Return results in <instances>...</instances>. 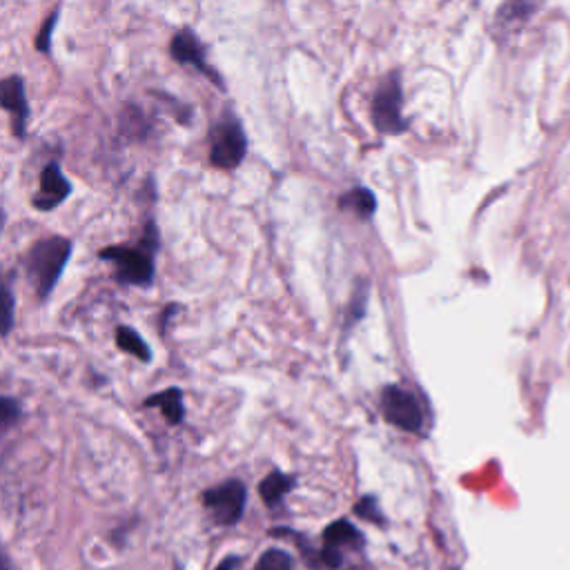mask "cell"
<instances>
[{
	"label": "cell",
	"instance_id": "obj_1",
	"mask_svg": "<svg viewBox=\"0 0 570 570\" xmlns=\"http://www.w3.org/2000/svg\"><path fill=\"white\" fill-rule=\"evenodd\" d=\"M70 257L72 241L65 237H49L32 245V250H29L25 257V268L38 297L47 299V294L54 290V285L58 283V277H61Z\"/></svg>",
	"mask_w": 570,
	"mask_h": 570
},
{
	"label": "cell",
	"instance_id": "obj_2",
	"mask_svg": "<svg viewBox=\"0 0 570 570\" xmlns=\"http://www.w3.org/2000/svg\"><path fill=\"white\" fill-rule=\"evenodd\" d=\"M159 248L154 223L147 225V237L141 248H127V245H112L101 250V259L116 265V277L127 285H150L154 279L152 254Z\"/></svg>",
	"mask_w": 570,
	"mask_h": 570
},
{
	"label": "cell",
	"instance_id": "obj_3",
	"mask_svg": "<svg viewBox=\"0 0 570 570\" xmlns=\"http://www.w3.org/2000/svg\"><path fill=\"white\" fill-rule=\"evenodd\" d=\"M248 152V136L241 121L232 112H225L210 130V163L216 170H234Z\"/></svg>",
	"mask_w": 570,
	"mask_h": 570
},
{
	"label": "cell",
	"instance_id": "obj_4",
	"mask_svg": "<svg viewBox=\"0 0 570 570\" xmlns=\"http://www.w3.org/2000/svg\"><path fill=\"white\" fill-rule=\"evenodd\" d=\"M401 78L397 72H390L372 96V121L375 127L386 136H399L408 132V121L401 114Z\"/></svg>",
	"mask_w": 570,
	"mask_h": 570
},
{
	"label": "cell",
	"instance_id": "obj_5",
	"mask_svg": "<svg viewBox=\"0 0 570 570\" xmlns=\"http://www.w3.org/2000/svg\"><path fill=\"white\" fill-rule=\"evenodd\" d=\"M245 499H248V490H245L239 479H232L221 486L205 490L203 504L216 524L234 526L243 517Z\"/></svg>",
	"mask_w": 570,
	"mask_h": 570
},
{
	"label": "cell",
	"instance_id": "obj_6",
	"mask_svg": "<svg viewBox=\"0 0 570 570\" xmlns=\"http://www.w3.org/2000/svg\"><path fill=\"white\" fill-rule=\"evenodd\" d=\"M381 410L388 424L397 426L399 430L421 432V426H424V415H421L417 399L397 386H388L383 390Z\"/></svg>",
	"mask_w": 570,
	"mask_h": 570
},
{
	"label": "cell",
	"instance_id": "obj_7",
	"mask_svg": "<svg viewBox=\"0 0 570 570\" xmlns=\"http://www.w3.org/2000/svg\"><path fill=\"white\" fill-rule=\"evenodd\" d=\"M170 54H172V58L179 65L194 67L196 72H201L203 76H208L212 83H216V85L221 87V90L225 87L223 81H221V76L216 74V70H212L208 61H205V47L199 41V36L192 32V29L183 27V29H179V32L174 34L172 43H170Z\"/></svg>",
	"mask_w": 570,
	"mask_h": 570
},
{
	"label": "cell",
	"instance_id": "obj_8",
	"mask_svg": "<svg viewBox=\"0 0 570 570\" xmlns=\"http://www.w3.org/2000/svg\"><path fill=\"white\" fill-rule=\"evenodd\" d=\"M72 194V183L65 179L61 165L49 163L41 174V190L34 196V208L49 212L61 205Z\"/></svg>",
	"mask_w": 570,
	"mask_h": 570
},
{
	"label": "cell",
	"instance_id": "obj_9",
	"mask_svg": "<svg viewBox=\"0 0 570 570\" xmlns=\"http://www.w3.org/2000/svg\"><path fill=\"white\" fill-rule=\"evenodd\" d=\"M0 96H3V107L12 116L14 134L18 139H25L27 132V116H29V105H27V94H25V81L18 74L7 76L3 85H0Z\"/></svg>",
	"mask_w": 570,
	"mask_h": 570
},
{
	"label": "cell",
	"instance_id": "obj_10",
	"mask_svg": "<svg viewBox=\"0 0 570 570\" xmlns=\"http://www.w3.org/2000/svg\"><path fill=\"white\" fill-rule=\"evenodd\" d=\"M537 9H539V0H506L495 14L497 34L501 36L515 34L517 29H522L530 21V16H533Z\"/></svg>",
	"mask_w": 570,
	"mask_h": 570
},
{
	"label": "cell",
	"instance_id": "obj_11",
	"mask_svg": "<svg viewBox=\"0 0 570 570\" xmlns=\"http://www.w3.org/2000/svg\"><path fill=\"white\" fill-rule=\"evenodd\" d=\"M145 408H161L165 419L170 421L172 426H179L185 417V406H183V392L179 388H167L159 395H152L145 401Z\"/></svg>",
	"mask_w": 570,
	"mask_h": 570
},
{
	"label": "cell",
	"instance_id": "obj_12",
	"mask_svg": "<svg viewBox=\"0 0 570 570\" xmlns=\"http://www.w3.org/2000/svg\"><path fill=\"white\" fill-rule=\"evenodd\" d=\"M323 542L332 548H341V546L361 548L363 535L350 522H346V519H339V522H332L326 528V533H323Z\"/></svg>",
	"mask_w": 570,
	"mask_h": 570
},
{
	"label": "cell",
	"instance_id": "obj_13",
	"mask_svg": "<svg viewBox=\"0 0 570 570\" xmlns=\"http://www.w3.org/2000/svg\"><path fill=\"white\" fill-rule=\"evenodd\" d=\"M339 208L357 214L361 219H370L377 212V199L368 188H355L341 196Z\"/></svg>",
	"mask_w": 570,
	"mask_h": 570
},
{
	"label": "cell",
	"instance_id": "obj_14",
	"mask_svg": "<svg viewBox=\"0 0 570 570\" xmlns=\"http://www.w3.org/2000/svg\"><path fill=\"white\" fill-rule=\"evenodd\" d=\"M292 486H294V479H292V477L279 473V470H274V473H270L268 477H265V479L261 481L259 493H261V499L265 501V504H268V506H277L279 501L290 493Z\"/></svg>",
	"mask_w": 570,
	"mask_h": 570
},
{
	"label": "cell",
	"instance_id": "obj_15",
	"mask_svg": "<svg viewBox=\"0 0 570 570\" xmlns=\"http://www.w3.org/2000/svg\"><path fill=\"white\" fill-rule=\"evenodd\" d=\"M116 343H119L121 350L130 352V355H134L136 359H141V361H150L152 359L150 346H147V343L132 328L123 326V328L116 330Z\"/></svg>",
	"mask_w": 570,
	"mask_h": 570
},
{
	"label": "cell",
	"instance_id": "obj_16",
	"mask_svg": "<svg viewBox=\"0 0 570 570\" xmlns=\"http://www.w3.org/2000/svg\"><path fill=\"white\" fill-rule=\"evenodd\" d=\"M254 570H292V557L285 550L272 548L261 555Z\"/></svg>",
	"mask_w": 570,
	"mask_h": 570
},
{
	"label": "cell",
	"instance_id": "obj_17",
	"mask_svg": "<svg viewBox=\"0 0 570 570\" xmlns=\"http://www.w3.org/2000/svg\"><path fill=\"white\" fill-rule=\"evenodd\" d=\"M355 515L361 517V519H366V522H372V524H383V522H386V519H383V515H381V508L377 504V499L370 497V495L357 501V504H355Z\"/></svg>",
	"mask_w": 570,
	"mask_h": 570
},
{
	"label": "cell",
	"instance_id": "obj_18",
	"mask_svg": "<svg viewBox=\"0 0 570 570\" xmlns=\"http://www.w3.org/2000/svg\"><path fill=\"white\" fill-rule=\"evenodd\" d=\"M58 23V9L54 14H49V18L45 21V25L41 27V32L36 36V47L41 49L43 54H49V49H52V29Z\"/></svg>",
	"mask_w": 570,
	"mask_h": 570
},
{
	"label": "cell",
	"instance_id": "obj_19",
	"mask_svg": "<svg viewBox=\"0 0 570 570\" xmlns=\"http://www.w3.org/2000/svg\"><path fill=\"white\" fill-rule=\"evenodd\" d=\"M0 408H3V424H5V428L9 426V424H14V421L18 419V415H21V408H18V404L14 399H3L0 401Z\"/></svg>",
	"mask_w": 570,
	"mask_h": 570
},
{
	"label": "cell",
	"instance_id": "obj_20",
	"mask_svg": "<svg viewBox=\"0 0 570 570\" xmlns=\"http://www.w3.org/2000/svg\"><path fill=\"white\" fill-rule=\"evenodd\" d=\"M3 301H5V306H3V314H5V323H3V332L7 334L9 330H12V310H14V299H12V290L7 288L5 285V290H3Z\"/></svg>",
	"mask_w": 570,
	"mask_h": 570
},
{
	"label": "cell",
	"instance_id": "obj_21",
	"mask_svg": "<svg viewBox=\"0 0 570 570\" xmlns=\"http://www.w3.org/2000/svg\"><path fill=\"white\" fill-rule=\"evenodd\" d=\"M237 566H239V557H228V559H223L221 566L216 570H234Z\"/></svg>",
	"mask_w": 570,
	"mask_h": 570
},
{
	"label": "cell",
	"instance_id": "obj_22",
	"mask_svg": "<svg viewBox=\"0 0 570 570\" xmlns=\"http://www.w3.org/2000/svg\"><path fill=\"white\" fill-rule=\"evenodd\" d=\"M5 570H9V566H7V564H5Z\"/></svg>",
	"mask_w": 570,
	"mask_h": 570
}]
</instances>
